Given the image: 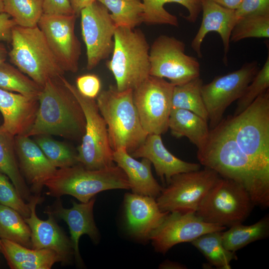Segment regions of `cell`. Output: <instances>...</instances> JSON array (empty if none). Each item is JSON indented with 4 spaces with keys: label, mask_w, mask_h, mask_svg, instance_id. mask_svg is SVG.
Segmentation results:
<instances>
[{
    "label": "cell",
    "mask_w": 269,
    "mask_h": 269,
    "mask_svg": "<svg viewBox=\"0 0 269 269\" xmlns=\"http://www.w3.org/2000/svg\"><path fill=\"white\" fill-rule=\"evenodd\" d=\"M197 149V157L201 165L242 185L255 206L263 209L269 207V178L241 150L223 119L210 130L206 143Z\"/></svg>",
    "instance_id": "6da1fadb"
},
{
    "label": "cell",
    "mask_w": 269,
    "mask_h": 269,
    "mask_svg": "<svg viewBox=\"0 0 269 269\" xmlns=\"http://www.w3.org/2000/svg\"><path fill=\"white\" fill-rule=\"evenodd\" d=\"M61 77L48 80L42 87L35 119L25 135H54L81 140L86 125L84 114Z\"/></svg>",
    "instance_id": "7a4b0ae2"
},
{
    "label": "cell",
    "mask_w": 269,
    "mask_h": 269,
    "mask_svg": "<svg viewBox=\"0 0 269 269\" xmlns=\"http://www.w3.org/2000/svg\"><path fill=\"white\" fill-rule=\"evenodd\" d=\"M95 100L106 122L112 149L123 147L132 153L148 135L134 103L133 90L120 91L116 85H110L101 91Z\"/></svg>",
    "instance_id": "3957f363"
},
{
    "label": "cell",
    "mask_w": 269,
    "mask_h": 269,
    "mask_svg": "<svg viewBox=\"0 0 269 269\" xmlns=\"http://www.w3.org/2000/svg\"><path fill=\"white\" fill-rule=\"evenodd\" d=\"M224 120L241 150L269 178V89L243 112Z\"/></svg>",
    "instance_id": "277c9868"
},
{
    "label": "cell",
    "mask_w": 269,
    "mask_h": 269,
    "mask_svg": "<svg viewBox=\"0 0 269 269\" xmlns=\"http://www.w3.org/2000/svg\"><path fill=\"white\" fill-rule=\"evenodd\" d=\"M44 186L47 187L46 194L49 196L71 195L81 202H87L97 193L105 190L130 189L126 173L117 165L90 169L79 163L57 169Z\"/></svg>",
    "instance_id": "5b68a950"
},
{
    "label": "cell",
    "mask_w": 269,
    "mask_h": 269,
    "mask_svg": "<svg viewBox=\"0 0 269 269\" xmlns=\"http://www.w3.org/2000/svg\"><path fill=\"white\" fill-rule=\"evenodd\" d=\"M112 58L106 66L120 91L134 90L150 75V46L143 33L138 29L116 28Z\"/></svg>",
    "instance_id": "8992f818"
},
{
    "label": "cell",
    "mask_w": 269,
    "mask_h": 269,
    "mask_svg": "<svg viewBox=\"0 0 269 269\" xmlns=\"http://www.w3.org/2000/svg\"><path fill=\"white\" fill-rule=\"evenodd\" d=\"M10 61L35 82L43 87L51 79L63 76L65 71L37 25H15L12 30Z\"/></svg>",
    "instance_id": "52a82bcc"
},
{
    "label": "cell",
    "mask_w": 269,
    "mask_h": 269,
    "mask_svg": "<svg viewBox=\"0 0 269 269\" xmlns=\"http://www.w3.org/2000/svg\"><path fill=\"white\" fill-rule=\"evenodd\" d=\"M254 206L249 193L242 185L220 177L196 214L206 222L227 228L245 221Z\"/></svg>",
    "instance_id": "ba28073f"
},
{
    "label": "cell",
    "mask_w": 269,
    "mask_h": 269,
    "mask_svg": "<svg viewBox=\"0 0 269 269\" xmlns=\"http://www.w3.org/2000/svg\"><path fill=\"white\" fill-rule=\"evenodd\" d=\"M61 78L79 102L85 118L84 134L77 148L78 163L90 169H99L114 165V150L110 144L107 125L96 100L84 96L64 76Z\"/></svg>",
    "instance_id": "9c48e42d"
},
{
    "label": "cell",
    "mask_w": 269,
    "mask_h": 269,
    "mask_svg": "<svg viewBox=\"0 0 269 269\" xmlns=\"http://www.w3.org/2000/svg\"><path fill=\"white\" fill-rule=\"evenodd\" d=\"M220 177L217 172L205 167L174 175L156 198L158 206L163 212L196 213Z\"/></svg>",
    "instance_id": "30bf717a"
},
{
    "label": "cell",
    "mask_w": 269,
    "mask_h": 269,
    "mask_svg": "<svg viewBox=\"0 0 269 269\" xmlns=\"http://www.w3.org/2000/svg\"><path fill=\"white\" fill-rule=\"evenodd\" d=\"M185 44L174 37L161 35L149 48V75L166 78L174 86L200 77L197 59L186 55Z\"/></svg>",
    "instance_id": "8fae6325"
},
{
    "label": "cell",
    "mask_w": 269,
    "mask_h": 269,
    "mask_svg": "<svg viewBox=\"0 0 269 269\" xmlns=\"http://www.w3.org/2000/svg\"><path fill=\"white\" fill-rule=\"evenodd\" d=\"M174 87L164 78L149 76L133 90L134 103L148 134L161 135L168 130Z\"/></svg>",
    "instance_id": "7c38bea8"
},
{
    "label": "cell",
    "mask_w": 269,
    "mask_h": 269,
    "mask_svg": "<svg viewBox=\"0 0 269 269\" xmlns=\"http://www.w3.org/2000/svg\"><path fill=\"white\" fill-rule=\"evenodd\" d=\"M258 71L257 61L248 62L236 71L203 84L202 95L211 129L220 123L227 108L243 95Z\"/></svg>",
    "instance_id": "4fadbf2b"
},
{
    "label": "cell",
    "mask_w": 269,
    "mask_h": 269,
    "mask_svg": "<svg viewBox=\"0 0 269 269\" xmlns=\"http://www.w3.org/2000/svg\"><path fill=\"white\" fill-rule=\"evenodd\" d=\"M80 15L86 48V68L91 70L112 53L117 27L108 9L97 0L83 9Z\"/></svg>",
    "instance_id": "5bb4252c"
},
{
    "label": "cell",
    "mask_w": 269,
    "mask_h": 269,
    "mask_svg": "<svg viewBox=\"0 0 269 269\" xmlns=\"http://www.w3.org/2000/svg\"><path fill=\"white\" fill-rule=\"evenodd\" d=\"M75 14H43L37 26L65 72L76 73L79 69L81 44L75 31Z\"/></svg>",
    "instance_id": "9a60e30c"
},
{
    "label": "cell",
    "mask_w": 269,
    "mask_h": 269,
    "mask_svg": "<svg viewBox=\"0 0 269 269\" xmlns=\"http://www.w3.org/2000/svg\"><path fill=\"white\" fill-rule=\"evenodd\" d=\"M225 227L203 221L195 212H169L153 232L150 240L155 251L165 254L174 246L191 242L209 232L223 231Z\"/></svg>",
    "instance_id": "2e32d148"
},
{
    "label": "cell",
    "mask_w": 269,
    "mask_h": 269,
    "mask_svg": "<svg viewBox=\"0 0 269 269\" xmlns=\"http://www.w3.org/2000/svg\"><path fill=\"white\" fill-rule=\"evenodd\" d=\"M41 199L39 196H31L28 203L30 215L24 218L30 229L31 248L54 251L66 262L73 253L71 240L57 225L51 213L46 212L48 216L46 220L37 216L36 206Z\"/></svg>",
    "instance_id": "e0dca14e"
},
{
    "label": "cell",
    "mask_w": 269,
    "mask_h": 269,
    "mask_svg": "<svg viewBox=\"0 0 269 269\" xmlns=\"http://www.w3.org/2000/svg\"><path fill=\"white\" fill-rule=\"evenodd\" d=\"M124 203L128 229L142 241L150 240L153 232L169 213L162 211L155 198L148 196L128 193Z\"/></svg>",
    "instance_id": "ac0fdd59"
},
{
    "label": "cell",
    "mask_w": 269,
    "mask_h": 269,
    "mask_svg": "<svg viewBox=\"0 0 269 269\" xmlns=\"http://www.w3.org/2000/svg\"><path fill=\"white\" fill-rule=\"evenodd\" d=\"M16 157L20 171L32 192H40L57 170L36 142L25 135L14 136Z\"/></svg>",
    "instance_id": "d6986e66"
},
{
    "label": "cell",
    "mask_w": 269,
    "mask_h": 269,
    "mask_svg": "<svg viewBox=\"0 0 269 269\" xmlns=\"http://www.w3.org/2000/svg\"><path fill=\"white\" fill-rule=\"evenodd\" d=\"M201 11V25L191 41V48L199 58H202L201 48L206 35L211 31L217 32L223 45L224 62L227 63L231 33L238 19L235 10L221 5L213 0H203Z\"/></svg>",
    "instance_id": "ffe728a7"
},
{
    "label": "cell",
    "mask_w": 269,
    "mask_h": 269,
    "mask_svg": "<svg viewBox=\"0 0 269 269\" xmlns=\"http://www.w3.org/2000/svg\"><path fill=\"white\" fill-rule=\"evenodd\" d=\"M130 154L135 158L148 159L157 175L163 183L166 181V184L174 175L201 168L200 163L183 161L169 152L159 134H148L143 143Z\"/></svg>",
    "instance_id": "44dd1931"
},
{
    "label": "cell",
    "mask_w": 269,
    "mask_h": 269,
    "mask_svg": "<svg viewBox=\"0 0 269 269\" xmlns=\"http://www.w3.org/2000/svg\"><path fill=\"white\" fill-rule=\"evenodd\" d=\"M39 107L38 99L0 88V128L13 136L26 135L31 128Z\"/></svg>",
    "instance_id": "7402d4cb"
},
{
    "label": "cell",
    "mask_w": 269,
    "mask_h": 269,
    "mask_svg": "<svg viewBox=\"0 0 269 269\" xmlns=\"http://www.w3.org/2000/svg\"><path fill=\"white\" fill-rule=\"evenodd\" d=\"M94 197L87 202L77 203L73 201L71 208H64L57 202L54 209L49 211L54 216L63 220L68 225L71 235L73 253L78 262L81 261L79 250L80 238L86 234L95 242L99 239V233L93 216Z\"/></svg>",
    "instance_id": "603a6c76"
},
{
    "label": "cell",
    "mask_w": 269,
    "mask_h": 269,
    "mask_svg": "<svg viewBox=\"0 0 269 269\" xmlns=\"http://www.w3.org/2000/svg\"><path fill=\"white\" fill-rule=\"evenodd\" d=\"M113 158L126 173L133 193L154 198L160 195L163 187L154 178L148 159L138 161L123 147L114 151Z\"/></svg>",
    "instance_id": "cb8c5ba5"
},
{
    "label": "cell",
    "mask_w": 269,
    "mask_h": 269,
    "mask_svg": "<svg viewBox=\"0 0 269 269\" xmlns=\"http://www.w3.org/2000/svg\"><path fill=\"white\" fill-rule=\"evenodd\" d=\"M0 253L12 269H50L62 258L55 251L34 249L0 239Z\"/></svg>",
    "instance_id": "d4e9b609"
},
{
    "label": "cell",
    "mask_w": 269,
    "mask_h": 269,
    "mask_svg": "<svg viewBox=\"0 0 269 269\" xmlns=\"http://www.w3.org/2000/svg\"><path fill=\"white\" fill-rule=\"evenodd\" d=\"M177 138L185 136L197 149L206 143L210 133L208 121L188 110L172 108L168 120V129Z\"/></svg>",
    "instance_id": "484cf974"
},
{
    "label": "cell",
    "mask_w": 269,
    "mask_h": 269,
    "mask_svg": "<svg viewBox=\"0 0 269 269\" xmlns=\"http://www.w3.org/2000/svg\"><path fill=\"white\" fill-rule=\"evenodd\" d=\"M143 6V23L147 25L168 24L178 27L176 16L168 12L164 7L167 3H177L188 11L187 16H183L190 22L196 21L202 11L203 0H141Z\"/></svg>",
    "instance_id": "4316f807"
},
{
    "label": "cell",
    "mask_w": 269,
    "mask_h": 269,
    "mask_svg": "<svg viewBox=\"0 0 269 269\" xmlns=\"http://www.w3.org/2000/svg\"><path fill=\"white\" fill-rule=\"evenodd\" d=\"M0 172L10 180L19 194L29 201L30 191L20 171L14 145V136L0 127Z\"/></svg>",
    "instance_id": "83f0119b"
},
{
    "label": "cell",
    "mask_w": 269,
    "mask_h": 269,
    "mask_svg": "<svg viewBox=\"0 0 269 269\" xmlns=\"http://www.w3.org/2000/svg\"><path fill=\"white\" fill-rule=\"evenodd\" d=\"M222 232V243L228 251L236 252L248 245L269 235V216L266 215L254 224L234 225Z\"/></svg>",
    "instance_id": "f1b7e54d"
},
{
    "label": "cell",
    "mask_w": 269,
    "mask_h": 269,
    "mask_svg": "<svg viewBox=\"0 0 269 269\" xmlns=\"http://www.w3.org/2000/svg\"><path fill=\"white\" fill-rule=\"evenodd\" d=\"M222 232L207 233L190 243L203 254L210 265L219 269H231L230 263L237 260V257L235 252L228 251L224 247Z\"/></svg>",
    "instance_id": "f546056e"
},
{
    "label": "cell",
    "mask_w": 269,
    "mask_h": 269,
    "mask_svg": "<svg viewBox=\"0 0 269 269\" xmlns=\"http://www.w3.org/2000/svg\"><path fill=\"white\" fill-rule=\"evenodd\" d=\"M203 81L200 77L185 84L174 86L172 108L192 112L208 122V113L202 95Z\"/></svg>",
    "instance_id": "4dcf8cb0"
},
{
    "label": "cell",
    "mask_w": 269,
    "mask_h": 269,
    "mask_svg": "<svg viewBox=\"0 0 269 269\" xmlns=\"http://www.w3.org/2000/svg\"><path fill=\"white\" fill-rule=\"evenodd\" d=\"M0 239L31 248V232L22 215L14 209L0 204Z\"/></svg>",
    "instance_id": "1f68e13d"
},
{
    "label": "cell",
    "mask_w": 269,
    "mask_h": 269,
    "mask_svg": "<svg viewBox=\"0 0 269 269\" xmlns=\"http://www.w3.org/2000/svg\"><path fill=\"white\" fill-rule=\"evenodd\" d=\"M111 12L117 27L134 29L143 23V6L141 0H97Z\"/></svg>",
    "instance_id": "d6a6232c"
},
{
    "label": "cell",
    "mask_w": 269,
    "mask_h": 269,
    "mask_svg": "<svg viewBox=\"0 0 269 269\" xmlns=\"http://www.w3.org/2000/svg\"><path fill=\"white\" fill-rule=\"evenodd\" d=\"M0 88L38 99L42 87L5 62L0 64Z\"/></svg>",
    "instance_id": "836d02e7"
},
{
    "label": "cell",
    "mask_w": 269,
    "mask_h": 269,
    "mask_svg": "<svg viewBox=\"0 0 269 269\" xmlns=\"http://www.w3.org/2000/svg\"><path fill=\"white\" fill-rule=\"evenodd\" d=\"M4 12L17 25L32 27L37 25L43 14V0H3Z\"/></svg>",
    "instance_id": "e575fe53"
},
{
    "label": "cell",
    "mask_w": 269,
    "mask_h": 269,
    "mask_svg": "<svg viewBox=\"0 0 269 269\" xmlns=\"http://www.w3.org/2000/svg\"><path fill=\"white\" fill-rule=\"evenodd\" d=\"M49 136H36L34 141L54 166L63 168L78 163L77 153L71 147Z\"/></svg>",
    "instance_id": "d590c367"
},
{
    "label": "cell",
    "mask_w": 269,
    "mask_h": 269,
    "mask_svg": "<svg viewBox=\"0 0 269 269\" xmlns=\"http://www.w3.org/2000/svg\"><path fill=\"white\" fill-rule=\"evenodd\" d=\"M269 37V14L250 15L238 19L231 33L230 41L248 38Z\"/></svg>",
    "instance_id": "8d00e7d4"
},
{
    "label": "cell",
    "mask_w": 269,
    "mask_h": 269,
    "mask_svg": "<svg viewBox=\"0 0 269 269\" xmlns=\"http://www.w3.org/2000/svg\"><path fill=\"white\" fill-rule=\"evenodd\" d=\"M269 89V55L263 67L258 71L246 88L243 95L237 100L234 115L246 109L260 95Z\"/></svg>",
    "instance_id": "74e56055"
},
{
    "label": "cell",
    "mask_w": 269,
    "mask_h": 269,
    "mask_svg": "<svg viewBox=\"0 0 269 269\" xmlns=\"http://www.w3.org/2000/svg\"><path fill=\"white\" fill-rule=\"evenodd\" d=\"M0 204L11 208L23 218L29 216L30 210L9 178L0 172Z\"/></svg>",
    "instance_id": "f35d334b"
},
{
    "label": "cell",
    "mask_w": 269,
    "mask_h": 269,
    "mask_svg": "<svg viewBox=\"0 0 269 269\" xmlns=\"http://www.w3.org/2000/svg\"><path fill=\"white\" fill-rule=\"evenodd\" d=\"M76 85L78 91L89 98L96 99L101 92V80L95 74H87L78 77Z\"/></svg>",
    "instance_id": "ab89813d"
},
{
    "label": "cell",
    "mask_w": 269,
    "mask_h": 269,
    "mask_svg": "<svg viewBox=\"0 0 269 269\" xmlns=\"http://www.w3.org/2000/svg\"><path fill=\"white\" fill-rule=\"evenodd\" d=\"M235 11L238 18L250 15L269 14V0H243Z\"/></svg>",
    "instance_id": "60d3db41"
},
{
    "label": "cell",
    "mask_w": 269,
    "mask_h": 269,
    "mask_svg": "<svg viewBox=\"0 0 269 269\" xmlns=\"http://www.w3.org/2000/svg\"><path fill=\"white\" fill-rule=\"evenodd\" d=\"M43 11L47 14H74L69 0H43Z\"/></svg>",
    "instance_id": "b9f144b4"
},
{
    "label": "cell",
    "mask_w": 269,
    "mask_h": 269,
    "mask_svg": "<svg viewBox=\"0 0 269 269\" xmlns=\"http://www.w3.org/2000/svg\"><path fill=\"white\" fill-rule=\"evenodd\" d=\"M16 25L8 14L5 12L0 13V41L11 42L12 30Z\"/></svg>",
    "instance_id": "7bdbcfd3"
},
{
    "label": "cell",
    "mask_w": 269,
    "mask_h": 269,
    "mask_svg": "<svg viewBox=\"0 0 269 269\" xmlns=\"http://www.w3.org/2000/svg\"><path fill=\"white\" fill-rule=\"evenodd\" d=\"M97 0H69L74 13L77 16L85 8L92 4Z\"/></svg>",
    "instance_id": "ee69618b"
},
{
    "label": "cell",
    "mask_w": 269,
    "mask_h": 269,
    "mask_svg": "<svg viewBox=\"0 0 269 269\" xmlns=\"http://www.w3.org/2000/svg\"><path fill=\"white\" fill-rule=\"evenodd\" d=\"M225 7L236 10L243 0H213Z\"/></svg>",
    "instance_id": "f6af8a7d"
},
{
    "label": "cell",
    "mask_w": 269,
    "mask_h": 269,
    "mask_svg": "<svg viewBox=\"0 0 269 269\" xmlns=\"http://www.w3.org/2000/svg\"><path fill=\"white\" fill-rule=\"evenodd\" d=\"M160 269H186L187 268L184 265L179 263L166 261L159 266Z\"/></svg>",
    "instance_id": "bcb514c9"
},
{
    "label": "cell",
    "mask_w": 269,
    "mask_h": 269,
    "mask_svg": "<svg viewBox=\"0 0 269 269\" xmlns=\"http://www.w3.org/2000/svg\"><path fill=\"white\" fill-rule=\"evenodd\" d=\"M8 54V52L4 45L0 42V64L5 62Z\"/></svg>",
    "instance_id": "7dc6e473"
},
{
    "label": "cell",
    "mask_w": 269,
    "mask_h": 269,
    "mask_svg": "<svg viewBox=\"0 0 269 269\" xmlns=\"http://www.w3.org/2000/svg\"><path fill=\"white\" fill-rule=\"evenodd\" d=\"M4 12L3 0H0V13Z\"/></svg>",
    "instance_id": "c3c4849f"
}]
</instances>
